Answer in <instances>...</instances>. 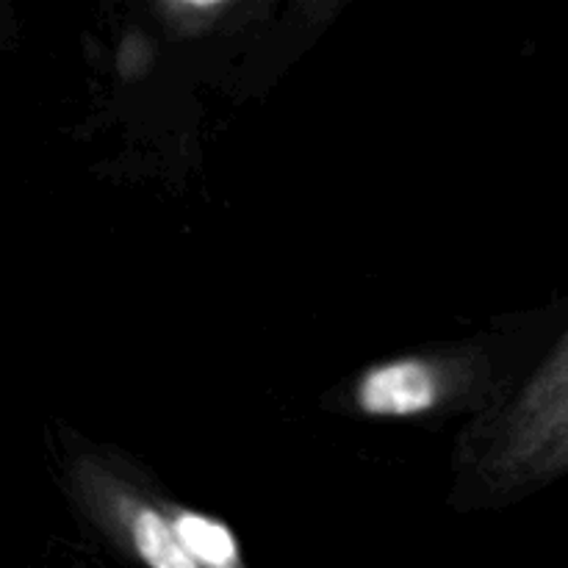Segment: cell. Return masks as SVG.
<instances>
[{"label":"cell","mask_w":568,"mask_h":568,"mask_svg":"<svg viewBox=\"0 0 568 568\" xmlns=\"http://www.w3.org/2000/svg\"><path fill=\"white\" fill-rule=\"evenodd\" d=\"M175 538L186 549L194 564H205L209 568H233L236 566V541L231 532L216 521L203 516L183 514L175 525Z\"/></svg>","instance_id":"7a4b0ae2"},{"label":"cell","mask_w":568,"mask_h":568,"mask_svg":"<svg viewBox=\"0 0 568 568\" xmlns=\"http://www.w3.org/2000/svg\"><path fill=\"white\" fill-rule=\"evenodd\" d=\"M133 544L144 564L153 568H197L186 549L181 547L175 532L170 530V525L153 510H142L133 519Z\"/></svg>","instance_id":"3957f363"},{"label":"cell","mask_w":568,"mask_h":568,"mask_svg":"<svg viewBox=\"0 0 568 568\" xmlns=\"http://www.w3.org/2000/svg\"><path fill=\"white\" fill-rule=\"evenodd\" d=\"M436 377L419 361H399L369 372L361 383V408L377 416H408L436 403Z\"/></svg>","instance_id":"6da1fadb"}]
</instances>
